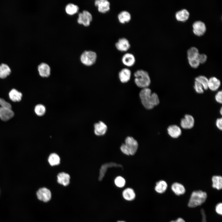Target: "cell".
I'll use <instances>...</instances> for the list:
<instances>
[{
  "label": "cell",
  "mask_w": 222,
  "mask_h": 222,
  "mask_svg": "<svg viewBox=\"0 0 222 222\" xmlns=\"http://www.w3.org/2000/svg\"><path fill=\"white\" fill-rule=\"evenodd\" d=\"M97 56L96 53L92 51H85L81 55L80 60L81 63L87 66H91L96 62Z\"/></svg>",
  "instance_id": "5"
},
{
  "label": "cell",
  "mask_w": 222,
  "mask_h": 222,
  "mask_svg": "<svg viewBox=\"0 0 222 222\" xmlns=\"http://www.w3.org/2000/svg\"><path fill=\"white\" fill-rule=\"evenodd\" d=\"M22 94L14 88L12 89L9 93L10 99L13 101L19 102L22 99Z\"/></svg>",
  "instance_id": "24"
},
{
  "label": "cell",
  "mask_w": 222,
  "mask_h": 222,
  "mask_svg": "<svg viewBox=\"0 0 222 222\" xmlns=\"http://www.w3.org/2000/svg\"><path fill=\"white\" fill-rule=\"evenodd\" d=\"M189 16V13L185 9H182L177 12L175 15L176 19L180 21L184 22L187 20Z\"/></svg>",
  "instance_id": "26"
},
{
  "label": "cell",
  "mask_w": 222,
  "mask_h": 222,
  "mask_svg": "<svg viewBox=\"0 0 222 222\" xmlns=\"http://www.w3.org/2000/svg\"><path fill=\"white\" fill-rule=\"evenodd\" d=\"M168 135L171 138H174L179 137L182 134V130L178 126L172 125L169 126L167 128Z\"/></svg>",
  "instance_id": "17"
},
{
  "label": "cell",
  "mask_w": 222,
  "mask_h": 222,
  "mask_svg": "<svg viewBox=\"0 0 222 222\" xmlns=\"http://www.w3.org/2000/svg\"><path fill=\"white\" fill-rule=\"evenodd\" d=\"M167 187V184L165 181L160 180L156 182L154 189L158 193L162 194L165 192Z\"/></svg>",
  "instance_id": "25"
},
{
  "label": "cell",
  "mask_w": 222,
  "mask_h": 222,
  "mask_svg": "<svg viewBox=\"0 0 222 222\" xmlns=\"http://www.w3.org/2000/svg\"><path fill=\"white\" fill-rule=\"evenodd\" d=\"M195 123L193 117L190 114H186L180 121L181 127L185 129H189L193 127Z\"/></svg>",
  "instance_id": "11"
},
{
  "label": "cell",
  "mask_w": 222,
  "mask_h": 222,
  "mask_svg": "<svg viewBox=\"0 0 222 222\" xmlns=\"http://www.w3.org/2000/svg\"><path fill=\"white\" fill-rule=\"evenodd\" d=\"M36 195L39 199L45 202L49 201L51 196L50 190L44 187L39 189L36 192Z\"/></svg>",
  "instance_id": "10"
},
{
  "label": "cell",
  "mask_w": 222,
  "mask_h": 222,
  "mask_svg": "<svg viewBox=\"0 0 222 222\" xmlns=\"http://www.w3.org/2000/svg\"><path fill=\"white\" fill-rule=\"evenodd\" d=\"M222 108H221L220 109V113L221 114H222Z\"/></svg>",
  "instance_id": "43"
},
{
  "label": "cell",
  "mask_w": 222,
  "mask_h": 222,
  "mask_svg": "<svg viewBox=\"0 0 222 222\" xmlns=\"http://www.w3.org/2000/svg\"><path fill=\"white\" fill-rule=\"evenodd\" d=\"M216 101L219 103L221 104L222 102V92L221 91H218L215 96Z\"/></svg>",
  "instance_id": "38"
},
{
  "label": "cell",
  "mask_w": 222,
  "mask_h": 222,
  "mask_svg": "<svg viewBox=\"0 0 222 222\" xmlns=\"http://www.w3.org/2000/svg\"><path fill=\"white\" fill-rule=\"evenodd\" d=\"M114 183L116 187L118 188H122L125 185L126 181L122 177L119 176L117 177L114 180Z\"/></svg>",
  "instance_id": "33"
},
{
  "label": "cell",
  "mask_w": 222,
  "mask_h": 222,
  "mask_svg": "<svg viewBox=\"0 0 222 222\" xmlns=\"http://www.w3.org/2000/svg\"><path fill=\"white\" fill-rule=\"evenodd\" d=\"M216 211L218 214L221 215L222 214V204L221 203H218L216 207Z\"/></svg>",
  "instance_id": "39"
},
{
  "label": "cell",
  "mask_w": 222,
  "mask_h": 222,
  "mask_svg": "<svg viewBox=\"0 0 222 222\" xmlns=\"http://www.w3.org/2000/svg\"><path fill=\"white\" fill-rule=\"evenodd\" d=\"M170 222H185V221L181 218H179L175 220H172Z\"/></svg>",
  "instance_id": "42"
},
{
  "label": "cell",
  "mask_w": 222,
  "mask_h": 222,
  "mask_svg": "<svg viewBox=\"0 0 222 222\" xmlns=\"http://www.w3.org/2000/svg\"><path fill=\"white\" fill-rule=\"evenodd\" d=\"M125 144L129 148L130 155H134L137 152L138 148V143L133 137L128 136L125 139Z\"/></svg>",
  "instance_id": "9"
},
{
  "label": "cell",
  "mask_w": 222,
  "mask_h": 222,
  "mask_svg": "<svg viewBox=\"0 0 222 222\" xmlns=\"http://www.w3.org/2000/svg\"><path fill=\"white\" fill-rule=\"evenodd\" d=\"M94 5L97 7L98 11L102 14L108 12L110 9V3L107 0H96L94 2Z\"/></svg>",
  "instance_id": "8"
},
{
  "label": "cell",
  "mask_w": 222,
  "mask_h": 222,
  "mask_svg": "<svg viewBox=\"0 0 222 222\" xmlns=\"http://www.w3.org/2000/svg\"><path fill=\"white\" fill-rule=\"evenodd\" d=\"M195 91L198 93L202 94L204 92V88L203 86L198 82L195 81L194 86Z\"/></svg>",
  "instance_id": "34"
},
{
  "label": "cell",
  "mask_w": 222,
  "mask_h": 222,
  "mask_svg": "<svg viewBox=\"0 0 222 222\" xmlns=\"http://www.w3.org/2000/svg\"><path fill=\"white\" fill-rule=\"evenodd\" d=\"M193 31L194 34L200 36L204 35L206 30L205 23L201 21H197L194 23L192 25Z\"/></svg>",
  "instance_id": "13"
},
{
  "label": "cell",
  "mask_w": 222,
  "mask_h": 222,
  "mask_svg": "<svg viewBox=\"0 0 222 222\" xmlns=\"http://www.w3.org/2000/svg\"><path fill=\"white\" fill-rule=\"evenodd\" d=\"M120 149L121 151L125 154L130 155L129 150L126 145L125 144H122L120 146Z\"/></svg>",
  "instance_id": "36"
},
{
  "label": "cell",
  "mask_w": 222,
  "mask_h": 222,
  "mask_svg": "<svg viewBox=\"0 0 222 222\" xmlns=\"http://www.w3.org/2000/svg\"><path fill=\"white\" fill-rule=\"evenodd\" d=\"M92 19L91 14L88 11L84 10L78 14L77 22L85 27L89 26Z\"/></svg>",
  "instance_id": "7"
},
{
  "label": "cell",
  "mask_w": 222,
  "mask_h": 222,
  "mask_svg": "<svg viewBox=\"0 0 222 222\" xmlns=\"http://www.w3.org/2000/svg\"><path fill=\"white\" fill-rule=\"evenodd\" d=\"M121 61L122 64L127 67H131L136 62L134 55L130 52H125L122 56Z\"/></svg>",
  "instance_id": "12"
},
{
  "label": "cell",
  "mask_w": 222,
  "mask_h": 222,
  "mask_svg": "<svg viewBox=\"0 0 222 222\" xmlns=\"http://www.w3.org/2000/svg\"><path fill=\"white\" fill-rule=\"evenodd\" d=\"M34 111L37 116H42L45 114L46 112V108L42 104H38L35 106Z\"/></svg>",
  "instance_id": "31"
},
{
  "label": "cell",
  "mask_w": 222,
  "mask_h": 222,
  "mask_svg": "<svg viewBox=\"0 0 222 222\" xmlns=\"http://www.w3.org/2000/svg\"><path fill=\"white\" fill-rule=\"evenodd\" d=\"M134 82L136 85L142 89L148 88L151 83L150 79L148 72L139 69L134 74Z\"/></svg>",
  "instance_id": "2"
},
{
  "label": "cell",
  "mask_w": 222,
  "mask_h": 222,
  "mask_svg": "<svg viewBox=\"0 0 222 222\" xmlns=\"http://www.w3.org/2000/svg\"><path fill=\"white\" fill-rule=\"evenodd\" d=\"M216 124L217 127L220 130H221L222 129V119L221 118L217 119Z\"/></svg>",
  "instance_id": "40"
},
{
  "label": "cell",
  "mask_w": 222,
  "mask_h": 222,
  "mask_svg": "<svg viewBox=\"0 0 222 222\" xmlns=\"http://www.w3.org/2000/svg\"><path fill=\"white\" fill-rule=\"evenodd\" d=\"M207 56L204 54H199L197 58L200 63L203 64L207 60Z\"/></svg>",
  "instance_id": "37"
},
{
  "label": "cell",
  "mask_w": 222,
  "mask_h": 222,
  "mask_svg": "<svg viewBox=\"0 0 222 222\" xmlns=\"http://www.w3.org/2000/svg\"><path fill=\"white\" fill-rule=\"evenodd\" d=\"M117 222H125L124 221L120 220V221H117Z\"/></svg>",
  "instance_id": "44"
},
{
  "label": "cell",
  "mask_w": 222,
  "mask_h": 222,
  "mask_svg": "<svg viewBox=\"0 0 222 222\" xmlns=\"http://www.w3.org/2000/svg\"><path fill=\"white\" fill-rule=\"evenodd\" d=\"M195 80L203 86L204 90L208 89V79L207 77L204 76H199L195 78Z\"/></svg>",
  "instance_id": "30"
},
{
  "label": "cell",
  "mask_w": 222,
  "mask_h": 222,
  "mask_svg": "<svg viewBox=\"0 0 222 222\" xmlns=\"http://www.w3.org/2000/svg\"><path fill=\"white\" fill-rule=\"evenodd\" d=\"M57 181L58 183L64 186L68 185L70 183V176L65 172H60L57 176Z\"/></svg>",
  "instance_id": "22"
},
{
  "label": "cell",
  "mask_w": 222,
  "mask_h": 222,
  "mask_svg": "<svg viewBox=\"0 0 222 222\" xmlns=\"http://www.w3.org/2000/svg\"><path fill=\"white\" fill-rule=\"evenodd\" d=\"M139 95L142 104L147 109H152L159 103L158 95L155 92L152 93L148 88L142 89Z\"/></svg>",
  "instance_id": "1"
},
{
  "label": "cell",
  "mask_w": 222,
  "mask_h": 222,
  "mask_svg": "<svg viewBox=\"0 0 222 222\" xmlns=\"http://www.w3.org/2000/svg\"><path fill=\"white\" fill-rule=\"evenodd\" d=\"M221 84L220 80L215 77H212L208 79V89L213 91H216Z\"/></svg>",
  "instance_id": "21"
},
{
  "label": "cell",
  "mask_w": 222,
  "mask_h": 222,
  "mask_svg": "<svg viewBox=\"0 0 222 222\" xmlns=\"http://www.w3.org/2000/svg\"><path fill=\"white\" fill-rule=\"evenodd\" d=\"M48 161L51 166L59 165L60 162V158L59 155L56 153L51 154L48 158Z\"/></svg>",
  "instance_id": "28"
},
{
  "label": "cell",
  "mask_w": 222,
  "mask_h": 222,
  "mask_svg": "<svg viewBox=\"0 0 222 222\" xmlns=\"http://www.w3.org/2000/svg\"><path fill=\"white\" fill-rule=\"evenodd\" d=\"M122 196L125 200L130 201L135 199L136 197V194L132 188L127 187L123 191Z\"/></svg>",
  "instance_id": "19"
},
{
  "label": "cell",
  "mask_w": 222,
  "mask_h": 222,
  "mask_svg": "<svg viewBox=\"0 0 222 222\" xmlns=\"http://www.w3.org/2000/svg\"><path fill=\"white\" fill-rule=\"evenodd\" d=\"M131 15L126 10H123L119 13L117 15V20L121 24H125L129 23L131 20Z\"/></svg>",
  "instance_id": "15"
},
{
  "label": "cell",
  "mask_w": 222,
  "mask_h": 222,
  "mask_svg": "<svg viewBox=\"0 0 222 222\" xmlns=\"http://www.w3.org/2000/svg\"><path fill=\"white\" fill-rule=\"evenodd\" d=\"M11 108L10 103L0 98V118L2 120L7 121L14 117V113Z\"/></svg>",
  "instance_id": "4"
},
{
  "label": "cell",
  "mask_w": 222,
  "mask_h": 222,
  "mask_svg": "<svg viewBox=\"0 0 222 222\" xmlns=\"http://www.w3.org/2000/svg\"><path fill=\"white\" fill-rule=\"evenodd\" d=\"M115 46L119 51L126 52L131 47V45L129 40L125 37L119 38L116 42Z\"/></svg>",
  "instance_id": "6"
},
{
  "label": "cell",
  "mask_w": 222,
  "mask_h": 222,
  "mask_svg": "<svg viewBox=\"0 0 222 222\" xmlns=\"http://www.w3.org/2000/svg\"><path fill=\"white\" fill-rule=\"evenodd\" d=\"M94 132L97 136L104 135L106 132L107 126L103 122L100 121L94 124Z\"/></svg>",
  "instance_id": "16"
},
{
  "label": "cell",
  "mask_w": 222,
  "mask_h": 222,
  "mask_svg": "<svg viewBox=\"0 0 222 222\" xmlns=\"http://www.w3.org/2000/svg\"><path fill=\"white\" fill-rule=\"evenodd\" d=\"M200 212L202 216V222H207L206 217L204 210V209H201Z\"/></svg>",
  "instance_id": "41"
},
{
  "label": "cell",
  "mask_w": 222,
  "mask_h": 222,
  "mask_svg": "<svg viewBox=\"0 0 222 222\" xmlns=\"http://www.w3.org/2000/svg\"><path fill=\"white\" fill-rule=\"evenodd\" d=\"M79 9L78 6L72 3L67 4L65 8L66 13L70 15H72L77 13Z\"/></svg>",
  "instance_id": "29"
},
{
  "label": "cell",
  "mask_w": 222,
  "mask_h": 222,
  "mask_svg": "<svg viewBox=\"0 0 222 222\" xmlns=\"http://www.w3.org/2000/svg\"><path fill=\"white\" fill-rule=\"evenodd\" d=\"M171 189L174 193L177 195H183L186 191V189L184 186L178 182L173 183L171 185Z\"/></svg>",
  "instance_id": "23"
},
{
  "label": "cell",
  "mask_w": 222,
  "mask_h": 222,
  "mask_svg": "<svg viewBox=\"0 0 222 222\" xmlns=\"http://www.w3.org/2000/svg\"><path fill=\"white\" fill-rule=\"evenodd\" d=\"M190 66L194 68H197L200 64V63L197 58H196L188 60Z\"/></svg>",
  "instance_id": "35"
},
{
  "label": "cell",
  "mask_w": 222,
  "mask_h": 222,
  "mask_svg": "<svg viewBox=\"0 0 222 222\" xmlns=\"http://www.w3.org/2000/svg\"><path fill=\"white\" fill-rule=\"evenodd\" d=\"M212 187L218 190L222 188V177L220 175H214L212 177Z\"/></svg>",
  "instance_id": "27"
},
{
  "label": "cell",
  "mask_w": 222,
  "mask_h": 222,
  "mask_svg": "<svg viewBox=\"0 0 222 222\" xmlns=\"http://www.w3.org/2000/svg\"><path fill=\"white\" fill-rule=\"evenodd\" d=\"M131 71L127 68L122 69L119 72L118 76L120 81L123 83L128 82L131 76Z\"/></svg>",
  "instance_id": "18"
},
{
  "label": "cell",
  "mask_w": 222,
  "mask_h": 222,
  "mask_svg": "<svg viewBox=\"0 0 222 222\" xmlns=\"http://www.w3.org/2000/svg\"><path fill=\"white\" fill-rule=\"evenodd\" d=\"M11 68L7 64L2 63L0 64V78L5 79L10 75Z\"/></svg>",
  "instance_id": "20"
},
{
  "label": "cell",
  "mask_w": 222,
  "mask_h": 222,
  "mask_svg": "<svg viewBox=\"0 0 222 222\" xmlns=\"http://www.w3.org/2000/svg\"><path fill=\"white\" fill-rule=\"evenodd\" d=\"M198 49L195 47H191L187 51V55L188 60L197 58L199 54Z\"/></svg>",
  "instance_id": "32"
},
{
  "label": "cell",
  "mask_w": 222,
  "mask_h": 222,
  "mask_svg": "<svg viewBox=\"0 0 222 222\" xmlns=\"http://www.w3.org/2000/svg\"><path fill=\"white\" fill-rule=\"evenodd\" d=\"M207 197L205 192L200 190L194 191L191 195L188 206L191 208L199 206L205 202Z\"/></svg>",
  "instance_id": "3"
},
{
  "label": "cell",
  "mask_w": 222,
  "mask_h": 222,
  "mask_svg": "<svg viewBox=\"0 0 222 222\" xmlns=\"http://www.w3.org/2000/svg\"><path fill=\"white\" fill-rule=\"evenodd\" d=\"M39 75L43 77H48L51 74V68L47 64L42 62L39 64L37 67Z\"/></svg>",
  "instance_id": "14"
}]
</instances>
